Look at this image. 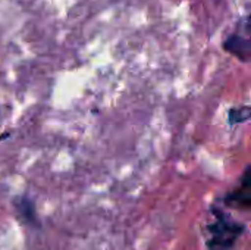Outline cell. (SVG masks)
Instances as JSON below:
<instances>
[{
  "mask_svg": "<svg viewBox=\"0 0 251 250\" xmlns=\"http://www.w3.org/2000/svg\"><path fill=\"white\" fill-rule=\"evenodd\" d=\"M224 205L232 209H250L251 206V167L247 165L240 186L224 197Z\"/></svg>",
  "mask_w": 251,
  "mask_h": 250,
  "instance_id": "2",
  "label": "cell"
},
{
  "mask_svg": "<svg viewBox=\"0 0 251 250\" xmlns=\"http://www.w3.org/2000/svg\"><path fill=\"white\" fill-rule=\"evenodd\" d=\"M224 49L228 53H231L232 56L238 57L241 62H249L250 60L251 43L247 37H243L240 34H232L225 40Z\"/></svg>",
  "mask_w": 251,
  "mask_h": 250,
  "instance_id": "4",
  "label": "cell"
},
{
  "mask_svg": "<svg viewBox=\"0 0 251 250\" xmlns=\"http://www.w3.org/2000/svg\"><path fill=\"white\" fill-rule=\"evenodd\" d=\"M250 106H240V108H232L228 112V122L231 125H237V124H244L250 119Z\"/></svg>",
  "mask_w": 251,
  "mask_h": 250,
  "instance_id": "5",
  "label": "cell"
},
{
  "mask_svg": "<svg viewBox=\"0 0 251 250\" xmlns=\"http://www.w3.org/2000/svg\"><path fill=\"white\" fill-rule=\"evenodd\" d=\"M215 221L207 225L210 239L207 240V250H234L237 242L246 231V225L229 217L219 206H212Z\"/></svg>",
  "mask_w": 251,
  "mask_h": 250,
  "instance_id": "1",
  "label": "cell"
},
{
  "mask_svg": "<svg viewBox=\"0 0 251 250\" xmlns=\"http://www.w3.org/2000/svg\"><path fill=\"white\" fill-rule=\"evenodd\" d=\"M15 211L18 212V217L28 225L31 227H41V222L38 220L37 215V209H35V203L31 197H28L26 194L24 196H16L12 202Z\"/></svg>",
  "mask_w": 251,
  "mask_h": 250,
  "instance_id": "3",
  "label": "cell"
}]
</instances>
